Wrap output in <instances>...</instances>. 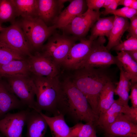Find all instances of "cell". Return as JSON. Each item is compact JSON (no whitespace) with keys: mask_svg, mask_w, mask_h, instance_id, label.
Returning <instances> with one entry per match:
<instances>
[{"mask_svg":"<svg viewBox=\"0 0 137 137\" xmlns=\"http://www.w3.org/2000/svg\"><path fill=\"white\" fill-rule=\"evenodd\" d=\"M117 70L110 66L82 67L75 70L71 79L86 98L91 107L98 116V105L100 93L109 82L116 84Z\"/></svg>","mask_w":137,"mask_h":137,"instance_id":"1","label":"cell"},{"mask_svg":"<svg viewBox=\"0 0 137 137\" xmlns=\"http://www.w3.org/2000/svg\"><path fill=\"white\" fill-rule=\"evenodd\" d=\"M62 82V93L57 106L58 111L75 122L83 121L96 126L98 118L86 98L67 77Z\"/></svg>","mask_w":137,"mask_h":137,"instance_id":"2","label":"cell"},{"mask_svg":"<svg viewBox=\"0 0 137 137\" xmlns=\"http://www.w3.org/2000/svg\"><path fill=\"white\" fill-rule=\"evenodd\" d=\"M36 88L37 111H44L54 115L60 114L57 106L62 93V84L58 75L53 77L34 75L32 78Z\"/></svg>","mask_w":137,"mask_h":137,"instance_id":"3","label":"cell"},{"mask_svg":"<svg viewBox=\"0 0 137 137\" xmlns=\"http://www.w3.org/2000/svg\"><path fill=\"white\" fill-rule=\"evenodd\" d=\"M33 50L39 52L43 43L55 32L54 26H49L38 17L22 18L18 21Z\"/></svg>","mask_w":137,"mask_h":137,"instance_id":"4","label":"cell"},{"mask_svg":"<svg viewBox=\"0 0 137 137\" xmlns=\"http://www.w3.org/2000/svg\"><path fill=\"white\" fill-rule=\"evenodd\" d=\"M78 39L72 36L55 32L48 38L39 52L59 66Z\"/></svg>","mask_w":137,"mask_h":137,"instance_id":"5","label":"cell"},{"mask_svg":"<svg viewBox=\"0 0 137 137\" xmlns=\"http://www.w3.org/2000/svg\"><path fill=\"white\" fill-rule=\"evenodd\" d=\"M11 23L0 32V42L24 56L29 57L33 50L27 38L18 21Z\"/></svg>","mask_w":137,"mask_h":137,"instance_id":"6","label":"cell"},{"mask_svg":"<svg viewBox=\"0 0 137 137\" xmlns=\"http://www.w3.org/2000/svg\"><path fill=\"white\" fill-rule=\"evenodd\" d=\"M106 41L104 36L99 37L96 39L94 46L81 63L79 68L104 67L118 64L119 61L116 56L111 54L104 45Z\"/></svg>","mask_w":137,"mask_h":137,"instance_id":"7","label":"cell"},{"mask_svg":"<svg viewBox=\"0 0 137 137\" xmlns=\"http://www.w3.org/2000/svg\"><path fill=\"white\" fill-rule=\"evenodd\" d=\"M7 78L8 84L23 104L29 108L37 111L35 99L36 88L32 78L26 76Z\"/></svg>","mask_w":137,"mask_h":137,"instance_id":"8","label":"cell"},{"mask_svg":"<svg viewBox=\"0 0 137 137\" xmlns=\"http://www.w3.org/2000/svg\"><path fill=\"white\" fill-rule=\"evenodd\" d=\"M101 12L89 9L75 17L63 28V34L72 36L78 39L83 38L90 29L100 18Z\"/></svg>","mask_w":137,"mask_h":137,"instance_id":"9","label":"cell"},{"mask_svg":"<svg viewBox=\"0 0 137 137\" xmlns=\"http://www.w3.org/2000/svg\"><path fill=\"white\" fill-rule=\"evenodd\" d=\"M30 110L23 109L14 113H7L0 119V132L5 137H22Z\"/></svg>","mask_w":137,"mask_h":137,"instance_id":"10","label":"cell"},{"mask_svg":"<svg viewBox=\"0 0 137 137\" xmlns=\"http://www.w3.org/2000/svg\"><path fill=\"white\" fill-rule=\"evenodd\" d=\"M96 39L93 40L83 38L79 43L71 47L61 65L66 69L76 70L89 54L95 44Z\"/></svg>","mask_w":137,"mask_h":137,"instance_id":"11","label":"cell"},{"mask_svg":"<svg viewBox=\"0 0 137 137\" xmlns=\"http://www.w3.org/2000/svg\"><path fill=\"white\" fill-rule=\"evenodd\" d=\"M27 59L29 71L34 75L48 77L58 75L59 66L40 52H36Z\"/></svg>","mask_w":137,"mask_h":137,"instance_id":"12","label":"cell"},{"mask_svg":"<svg viewBox=\"0 0 137 137\" xmlns=\"http://www.w3.org/2000/svg\"><path fill=\"white\" fill-rule=\"evenodd\" d=\"M102 129L106 137H137V124L123 113Z\"/></svg>","mask_w":137,"mask_h":137,"instance_id":"13","label":"cell"},{"mask_svg":"<svg viewBox=\"0 0 137 137\" xmlns=\"http://www.w3.org/2000/svg\"><path fill=\"white\" fill-rule=\"evenodd\" d=\"M67 0H38V17L48 26L53 25Z\"/></svg>","mask_w":137,"mask_h":137,"instance_id":"14","label":"cell"},{"mask_svg":"<svg viewBox=\"0 0 137 137\" xmlns=\"http://www.w3.org/2000/svg\"><path fill=\"white\" fill-rule=\"evenodd\" d=\"M69 4L61 11L53 26L56 29H62L68 25L76 17L84 12L86 3L85 1H70Z\"/></svg>","mask_w":137,"mask_h":137,"instance_id":"15","label":"cell"},{"mask_svg":"<svg viewBox=\"0 0 137 137\" xmlns=\"http://www.w3.org/2000/svg\"><path fill=\"white\" fill-rule=\"evenodd\" d=\"M25 107H26L13 93L8 84L0 81V116L12 110H23Z\"/></svg>","mask_w":137,"mask_h":137,"instance_id":"16","label":"cell"},{"mask_svg":"<svg viewBox=\"0 0 137 137\" xmlns=\"http://www.w3.org/2000/svg\"><path fill=\"white\" fill-rule=\"evenodd\" d=\"M40 112L29 110L26 122L27 137H44L48 126Z\"/></svg>","mask_w":137,"mask_h":137,"instance_id":"17","label":"cell"},{"mask_svg":"<svg viewBox=\"0 0 137 137\" xmlns=\"http://www.w3.org/2000/svg\"><path fill=\"white\" fill-rule=\"evenodd\" d=\"M29 71L27 59L15 60L0 65V77L7 78L29 76Z\"/></svg>","mask_w":137,"mask_h":137,"instance_id":"18","label":"cell"},{"mask_svg":"<svg viewBox=\"0 0 137 137\" xmlns=\"http://www.w3.org/2000/svg\"><path fill=\"white\" fill-rule=\"evenodd\" d=\"M130 107L123 105L118 99L115 100L111 107L103 114L99 117L96 126L102 129L113 122L122 113L127 115Z\"/></svg>","mask_w":137,"mask_h":137,"instance_id":"19","label":"cell"},{"mask_svg":"<svg viewBox=\"0 0 137 137\" xmlns=\"http://www.w3.org/2000/svg\"><path fill=\"white\" fill-rule=\"evenodd\" d=\"M50 130L52 137H70V127L66 123L64 115L61 113L52 117L40 112Z\"/></svg>","mask_w":137,"mask_h":137,"instance_id":"20","label":"cell"},{"mask_svg":"<svg viewBox=\"0 0 137 137\" xmlns=\"http://www.w3.org/2000/svg\"><path fill=\"white\" fill-rule=\"evenodd\" d=\"M114 16L113 27L108 38V42L106 46L109 51L121 42V38L125 31L128 30L129 25L127 18Z\"/></svg>","mask_w":137,"mask_h":137,"instance_id":"21","label":"cell"},{"mask_svg":"<svg viewBox=\"0 0 137 137\" xmlns=\"http://www.w3.org/2000/svg\"><path fill=\"white\" fill-rule=\"evenodd\" d=\"M117 66L120 70V77L115 89L114 94L118 96V99L123 105L128 107L129 106L128 103L131 85L130 80L122 66L119 64Z\"/></svg>","mask_w":137,"mask_h":137,"instance_id":"22","label":"cell"},{"mask_svg":"<svg viewBox=\"0 0 137 137\" xmlns=\"http://www.w3.org/2000/svg\"><path fill=\"white\" fill-rule=\"evenodd\" d=\"M116 84L112 82L107 83L101 90L98 105V117L105 113L114 102V90Z\"/></svg>","mask_w":137,"mask_h":137,"instance_id":"23","label":"cell"},{"mask_svg":"<svg viewBox=\"0 0 137 137\" xmlns=\"http://www.w3.org/2000/svg\"><path fill=\"white\" fill-rule=\"evenodd\" d=\"M116 53L119 64L129 78L131 85L137 83V62L126 51L117 52Z\"/></svg>","mask_w":137,"mask_h":137,"instance_id":"24","label":"cell"},{"mask_svg":"<svg viewBox=\"0 0 137 137\" xmlns=\"http://www.w3.org/2000/svg\"><path fill=\"white\" fill-rule=\"evenodd\" d=\"M114 15L100 18L91 28L89 39L93 41L100 36H106L108 39L112 28Z\"/></svg>","mask_w":137,"mask_h":137,"instance_id":"25","label":"cell"},{"mask_svg":"<svg viewBox=\"0 0 137 137\" xmlns=\"http://www.w3.org/2000/svg\"><path fill=\"white\" fill-rule=\"evenodd\" d=\"M17 16L22 18L38 17V0H13Z\"/></svg>","mask_w":137,"mask_h":137,"instance_id":"26","label":"cell"},{"mask_svg":"<svg viewBox=\"0 0 137 137\" xmlns=\"http://www.w3.org/2000/svg\"><path fill=\"white\" fill-rule=\"evenodd\" d=\"M17 16L13 0H0V23L14 21Z\"/></svg>","mask_w":137,"mask_h":137,"instance_id":"27","label":"cell"},{"mask_svg":"<svg viewBox=\"0 0 137 137\" xmlns=\"http://www.w3.org/2000/svg\"><path fill=\"white\" fill-rule=\"evenodd\" d=\"M70 137H90L96 133L95 125L91 123H76L70 127Z\"/></svg>","mask_w":137,"mask_h":137,"instance_id":"28","label":"cell"},{"mask_svg":"<svg viewBox=\"0 0 137 137\" xmlns=\"http://www.w3.org/2000/svg\"><path fill=\"white\" fill-rule=\"evenodd\" d=\"M25 59L24 56L0 42V65L13 60Z\"/></svg>","mask_w":137,"mask_h":137,"instance_id":"29","label":"cell"},{"mask_svg":"<svg viewBox=\"0 0 137 137\" xmlns=\"http://www.w3.org/2000/svg\"><path fill=\"white\" fill-rule=\"evenodd\" d=\"M112 49L120 52L137 50V37L130 36L127 40L121 42Z\"/></svg>","mask_w":137,"mask_h":137,"instance_id":"30","label":"cell"},{"mask_svg":"<svg viewBox=\"0 0 137 137\" xmlns=\"http://www.w3.org/2000/svg\"><path fill=\"white\" fill-rule=\"evenodd\" d=\"M110 14L130 19L137 15V10L130 8L124 7L116 10Z\"/></svg>","mask_w":137,"mask_h":137,"instance_id":"31","label":"cell"},{"mask_svg":"<svg viewBox=\"0 0 137 137\" xmlns=\"http://www.w3.org/2000/svg\"><path fill=\"white\" fill-rule=\"evenodd\" d=\"M105 0H87L85 1L88 9L99 11L102 7Z\"/></svg>","mask_w":137,"mask_h":137,"instance_id":"32","label":"cell"},{"mask_svg":"<svg viewBox=\"0 0 137 137\" xmlns=\"http://www.w3.org/2000/svg\"><path fill=\"white\" fill-rule=\"evenodd\" d=\"M128 30L131 36L137 37V16L135 15L130 19Z\"/></svg>","mask_w":137,"mask_h":137,"instance_id":"33","label":"cell"},{"mask_svg":"<svg viewBox=\"0 0 137 137\" xmlns=\"http://www.w3.org/2000/svg\"><path fill=\"white\" fill-rule=\"evenodd\" d=\"M131 92L129 96L131 100L132 107L137 108V83L131 85Z\"/></svg>","mask_w":137,"mask_h":137,"instance_id":"34","label":"cell"},{"mask_svg":"<svg viewBox=\"0 0 137 137\" xmlns=\"http://www.w3.org/2000/svg\"><path fill=\"white\" fill-rule=\"evenodd\" d=\"M119 0H114L112 3L105 8V10L101 12V14L106 15L110 14L116 10L118 6V2Z\"/></svg>","mask_w":137,"mask_h":137,"instance_id":"35","label":"cell"},{"mask_svg":"<svg viewBox=\"0 0 137 137\" xmlns=\"http://www.w3.org/2000/svg\"><path fill=\"white\" fill-rule=\"evenodd\" d=\"M127 116L134 122L137 124V108L130 107Z\"/></svg>","mask_w":137,"mask_h":137,"instance_id":"36","label":"cell"},{"mask_svg":"<svg viewBox=\"0 0 137 137\" xmlns=\"http://www.w3.org/2000/svg\"><path fill=\"white\" fill-rule=\"evenodd\" d=\"M134 0H119L118 5H123L125 7L131 8V7Z\"/></svg>","mask_w":137,"mask_h":137,"instance_id":"37","label":"cell"},{"mask_svg":"<svg viewBox=\"0 0 137 137\" xmlns=\"http://www.w3.org/2000/svg\"><path fill=\"white\" fill-rule=\"evenodd\" d=\"M126 52L133 59L137 62V50Z\"/></svg>","mask_w":137,"mask_h":137,"instance_id":"38","label":"cell"},{"mask_svg":"<svg viewBox=\"0 0 137 137\" xmlns=\"http://www.w3.org/2000/svg\"><path fill=\"white\" fill-rule=\"evenodd\" d=\"M113 1L114 0H105L102 7L106 8L111 4Z\"/></svg>","mask_w":137,"mask_h":137,"instance_id":"39","label":"cell"},{"mask_svg":"<svg viewBox=\"0 0 137 137\" xmlns=\"http://www.w3.org/2000/svg\"><path fill=\"white\" fill-rule=\"evenodd\" d=\"M131 8L137 10V1L136 0H134L132 6Z\"/></svg>","mask_w":137,"mask_h":137,"instance_id":"40","label":"cell"},{"mask_svg":"<svg viewBox=\"0 0 137 137\" xmlns=\"http://www.w3.org/2000/svg\"><path fill=\"white\" fill-rule=\"evenodd\" d=\"M3 28V27L2 26L1 24L0 23V32L2 30Z\"/></svg>","mask_w":137,"mask_h":137,"instance_id":"41","label":"cell"},{"mask_svg":"<svg viewBox=\"0 0 137 137\" xmlns=\"http://www.w3.org/2000/svg\"><path fill=\"white\" fill-rule=\"evenodd\" d=\"M90 137H96V133L94 134Z\"/></svg>","mask_w":137,"mask_h":137,"instance_id":"42","label":"cell"},{"mask_svg":"<svg viewBox=\"0 0 137 137\" xmlns=\"http://www.w3.org/2000/svg\"><path fill=\"white\" fill-rule=\"evenodd\" d=\"M0 137H3L2 135L1 134H0Z\"/></svg>","mask_w":137,"mask_h":137,"instance_id":"43","label":"cell"}]
</instances>
